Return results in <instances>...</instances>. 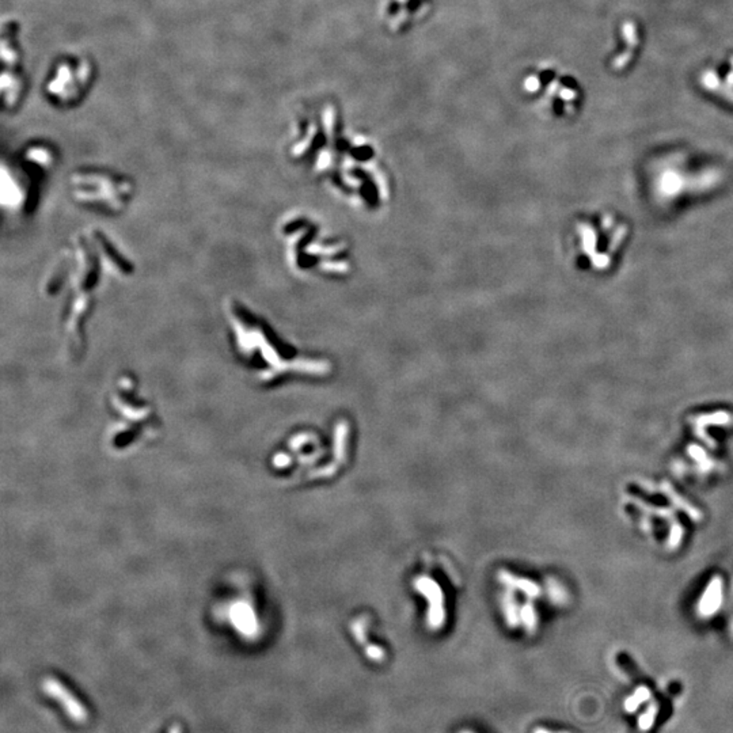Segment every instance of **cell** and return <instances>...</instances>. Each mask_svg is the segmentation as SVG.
Masks as SVG:
<instances>
[{"instance_id": "obj_1", "label": "cell", "mask_w": 733, "mask_h": 733, "mask_svg": "<svg viewBox=\"0 0 733 733\" xmlns=\"http://www.w3.org/2000/svg\"><path fill=\"white\" fill-rule=\"evenodd\" d=\"M631 227L616 210H597L578 222V261L596 275H606L618 265L628 244Z\"/></svg>"}, {"instance_id": "obj_2", "label": "cell", "mask_w": 733, "mask_h": 733, "mask_svg": "<svg viewBox=\"0 0 733 733\" xmlns=\"http://www.w3.org/2000/svg\"><path fill=\"white\" fill-rule=\"evenodd\" d=\"M94 75L95 68L88 56L66 54L53 63L42 88L53 104L72 106L86 97Z\"/></svg>"}, {"instance_id": "obj_3", "label": "cell", "mask_w": 733, "mask_h": 733, "mask_svg": "<svg viewBox=\"0 0 733 733\" xmlns=\"http://www.w3.org/2000/svg\"><path fill=\"white\" fill-rule=\"evenodd\" d=\"M18 26L14 22L3 23L1 38V54H3V82L10 79L7 85H3L4 105L16 106L23 94V56L19 48Z\"/></svg>"}, {"instance_id": "obj_4", "label": "cell", "mask_w": 733, "mask_h": 733, "mask_svg": "<svg viewBox=\"0 0 733 733\" xmlns=\"http://www.w3.org/2000/svg\"><path fill=\"white\" fill-rule=\"evenodd\" d=\"M435 0H381L379 17L391 35H405L432 13Z\"/></svg>"}, {"instance_id": "obj_5", "label": "cell", "mask_w": 733, "mask_h": 733, "mask_svg": "<svg viewBox=\"0 0 733 733\" xmlns=\"http://www.w3.org/2000/svg\"><path fill=\"white\" fill-rule=\"evenodd\" d=\"M437 584L434 583L432 580L424 577V578H419L417 580V590L422 594L429 595V600H431V611L428 614V624L432 628H441V625L444 624V611L441 609V604H443V600H441V592L439 591L436 596L434 597V592L436 590Z\"/></svg>"}, {"instance_id": "obj_6", "label": "cell", "mask_w": 733, "mask_h": 733, "mask_svg": "<svg viewBox=\"0 0 733 733\" xmlns=\"http://www.w3.org/2000/svg\"><path fill=\"white\" fill-rule=\"evenodd\" d=\"M660 713V703L657 701H652L645 710L637 718V731L640 733L650 732L657 717Z\"/></svg>"}, {"instance_id": "obj_7", "label": "cell", "mask_w": 733, "mask_h": 733, "mask_svg": "<svg viewBox=\"0 0 733 733\" xmlns=\"http://www.w3.org/2000/svg\"><path fill=\"white\" fill-rule=\"evenodd\" d=\"M652 697V691L649 687L646 686H640L634 690V693L631 696H628V698L624 701V709L625 712L631 715V713H636L641 705H644L645 702H648Z\"/></svg>"}, {"instance_id": "obj_8", "label": "cell", "mask_w": 733, "mask_h": 733, "mask_svg": "<svg viewBox=\"0 0 733 733\" xmlns=\"http://www.w3.org/2000/svg\"><path fill=\"white\" fill-rule=\"evenodd\" d=\"M366 655L374 662H381L384 659V650L381 646L368 645L366 648Z\"/></svg>"}, {"instance_id": "obj_9", "label": "cell", "mask_w": 733, "mask_h": 733, "mask_svg": "<svg viewBox=\"0 0 733 733\" xmlns=\"http://www.w3.org/2000/svg\"><path fill=\"white\" fill-rule=\"evenodd\" d=\"M532 733H571V732H566V731H565V732H553V731H550V729H547V728H543V727H538V728H535V729H534V732H532Z\"/></svg>"}, {"instance_id": "obj_10", "label": "cell", "mask_w": 733, "mask_h": 733, "mask_svg": "<svg viewBox=\"0 0 733 733\" xmlns=\"http://www.w3.org/2000/svg\"><path fill=\"white\" fill-rule=\"evenodd\" d=\"M459 733H472V732H470V731H460V732H459Z\"/></svg>"}, {"instance_id": "obj_11", "label": "cell", "mask_w": 733, "mask_h": 733, "mask_svg": "<svg viewBox=\"0 0 733 733\" xmlns=\"http://www.w3.org/2000/svg\"><path fill=\"white\" fill-rule=\"evenodd\" d=\"M638 733H640V732H638Z\"/></svg>"}]
</instances>
